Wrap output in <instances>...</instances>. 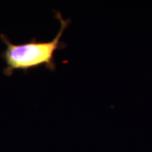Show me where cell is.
Listing matches in <instances>:
<instances>
[{"mask_svg": "<svg viewBox=\"0 0 152 152\" xmlns=\"http://www.w3.org/2000/svg\"><path fill=\"white\" fill-rule=\"evenodd\" d=\"M54 13L55 18L61 23V27L56 37L51 41H37L35 38H32L28 42L15 45L7 35L0 33V38L7 45V48L1 54L6 63V67L4 68L6 76H11L15 71L28 72L30 69L39 67H45L52 71L56 70L55 53L66 46L65 43L61 42V38L71 20L64 19L58 11H54Z\"/></svg>", "mask_w": 152, "mask_h": 152, "instance_id": "1", "label": "cell"}]
</instances>
